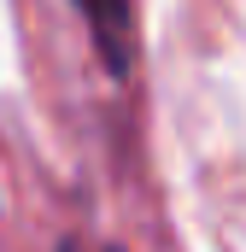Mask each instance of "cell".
<instances>
[{
  "mask_svg": "<svg viewBox=\"0 0 246 252\" xmlns=\"http://www.w3.org/2000/svg\"><path fill=\"white\" fill-rule=\"evenodd\" d=\"M82 18H88V35L100 47V59L112 76H129L135 64V18H129V0H76Z\"/></svg>",
  "mask_w": 246,
  "mask_h": 252,
  "instance_id": "1",
  "label": "cell"
},
{
  "mask_svg": "<svg viewBox=\"0 0 246 252\" xmlns=\"http://www.w3.org/2000/svg\"><path fill=\"white\" fill-rule=\"evenodd\" d=\"M59 252H76V241H64V247H59Z\"/></svg>",
  "mask_w": 246,
  "mask_h": 252,
  "instance_id": "2",
  "label": "cell"
}]
</instances>
